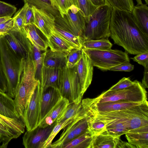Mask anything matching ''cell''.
I'll list each match as a JSON object with an SVG mask.
<instances>
[{
  "label": "cell",
  "mask_w": 148,
  "mask_h": 148,
  "mask_svg": "<svg viewBox=\"0 0 148 148\" xmlns=\"http://www.w3.org/2000/svg\"><path fill=\"white\" fill-rule=\"evenodd\" d=\"M110 29L114 43L122 47L127 53L148 52V36L141 32L131 12L113 10Z\"/></svg>",
  "instance_id": "obj_1"
},
{
  "label": "cell",
  "mask_w": 148,
  "mask_h": 148,
  "mask_svg": "<svg viewBox=\"0 0 148 148\" xmlns=\"http://www.w3.org/2000/svg\"><path fill=\"white\" fill-rule=\"evenodd\" d=\"M36 72L32 53H29L26 58L21 60L14 99L15 110L22 119L30 99L40 81L36 77Z\"/></svg>",
  "instance_id": "obj_2"
},
{
  "label": "cell",
  "mask_w": 148,
  "mask_h": 148,
  "mask_svg": "<svg viewBox=\"0 0 148 148\" xmlns=\"http://www.w3.org/2000/svg\"><path fill=\"white\" fill-rule=\"evenodd\" d=\"M112 10L111 6L106 1L104 5L97 8L90 16L81 36L83 41L108 38L110 36V25Z\"/></svg>",
  "instance_id": "obj_3"
},
{
  "label": "cell",
  "mask_w": 148,
  "mask_h": 148,
  "mask_svg": "<svg viewBox=\"0 0 148 148\" xmlns=\"http://www.w3.org/2000/svg\"><path fill=\"white\" fill-rule=\"evenodd\" d=\"M0 56L3 72L7 82V93L14 99L21 59L13 51L4 36L0 37Z\"/></svg>",
  "instance_id": "obj_4"
},
{
  "label": "cell",
  "mask_w": 148,
  "mask_h": 148,
  "mask_svg": "<svg viewBox=\"0 0 148 148\" xmlns=\"http://www.w3.org/2000/svg\"><path fill=\"white\" fill-rule=\"evenodd\" d=\"M58 89L61 97L69 103L78 104L81 102L83 96L76 65L71 67L66 65L60 69Z\"/></svg>",
  "instance_id": "obj_5"
},
{
  "label": "cell",
  "mask_w": 148,
  "mask_h": 148,
  "mask_svg": "<svg viewBox=\"0 0 148 148\" xmlns=\"http://www.w3.org/2000/svg\"><path fill=\"white\" fill-rule=\"evenodd\" d=\"M93 66L103 71H110L112 67L125 62H130L127 53L110 49L105 50L82 49Z\"/></svg>",
  "instance_id": "obj_6"
},
{
  "label": "cell",
  "mask_w": 148,
  "mask_h": 148,
  "mask_svg": "<svg viewBox=\"0 0 148 148\" xmlns=\"http://www.w3.org/2000/svg\"><path fill=\"white\" fill-rule=\"evenodd\" d=\"M92 99L93 101L97 103L120 100L142 103L147 101V92L141 83L136 80L135 84L132 86L118 90H108L97 97Z\"/></svg>",
  "instance_id": "obj_7"
},
{
  "label": "cell",
  "mask_w": 148,
  "mask_h": 148,
  "mask_svg": "<svg viewBox=\"0 0 148 148\" xmlns=\"http://www.w3.org/2000/svg\"><path fill=\"white\" fill-rule=\"evenodd\" d=\"M79 10L78 8L73 5L62 17L60 14L55 16V23L75 35L81 37L85 30L86 23Z\"/></svg>",
  "instance_id": "obj_8"
},
{
  "label": "cell",
  "mask_w": 148,
  "mask_h": 148,
  "mask_svg": "<svg viewBox=\"0 0 148 148\" xmlns=\"http://www.w3.org/2000/svg\"><path fill=\"white\" fill-rule=\"evenodd\" d=\"M115 111L125 121L129 130L148 126L147 101L130 108Z\"/></svg>",
  "instance_id": "obj_9"
},
{
  "label": "cell",
  "mask_w": 148,
  "mask_h": 148,
  "mask_svg": "<svg viewBox=\"0 0 148 148\" xmlns=\"http://www.w3.org/2000/svg\"><path fill=\"white\" fill-rule=\"evenodd\" d=\"M87 119V114L85 110V112L83 114L64 129L59 138L54 143H52L49 148H61L63 145L71 141L88 130Z\"/></svg>",
  "instance_id": "obj_10"
},
{
  "label": "cell",
  "mask_w": 148,
  "mask_h": 148,
  "mask_svg": "<svg viewBox=\"0 0 148 148\" xmlns=\"http://www.w3.org/2000/svg\"><path fill=\"white\" fill-rule=\"evenodd\" d=\"M4 37L10 48L20 59L25 58L32 53L33 45L24 28L21 30H11Z\"/></svg>",
  "instance_id": "obj_11"
},
{
  "label": "cell",
  "mask_w": 148,
  "mask_h": 148,
  "mask_svg": "<svg viewBox=\"0 0 148 148\" xmlns=\"http://www.w3.org/2000/svg\"><path fill=\"white\" fill-rule=\"evenodd\" d=\"M42 90L40 81L23 113V119L27 131L32 130L38 125Z\"/></svg>",
  "instance_id": "obj_12"
},
{
  "label": "cell",
  "mask_w": 148,
  "mask_h": 148,
  "mask_svg": "<svg viewBox=\"0 0 148 148\" xmlns=\"http://www.w3.org/2000/svg\"><path fill=\"white\" fill-rule=\"evenodd\" d=\"M25 127L21 117L11 118L0 113V134L7 146L11 140L24 132Z\"/></svg>",
  "instance_id": "obj_13"
},
{
  "label": "cell",
  "mask_w": 148,
  "mask_h": 148,
  "mask_svg": "<svg viewBox=\"0 0 148 148\" xmlns=\"http://www.w3.org/2000/svg\"><path fill=\"white\" fill-rule=\"evenodd\" d=\"M45 127L38 126L34 129L27 131L23 137V143L25 148H42L53 128L56 124Z\"/></svg>",
  "instance_id": "obj_14"
},
{
  "label": "cell",
  "mask_w": 148,
  "mask_h": 148,
  "mask_svg": "<svg viewBox=\"0 0 148 148\" xmlns=\"http://www.w3.org/2000/svg\"><path fill=\"white\" fill-rule=\"evenodd\" d=\"M81 101L92 109L102 112L128 109L143 103L132 102L125 100L97 103L93 101L92 99L88 98L83 99Z\"/></svg>",
  "instance_id": "obj_15"
},
{
  "label": "cell",
  "mask_w": 148,
  "mask_h": 148,
  "mask_svg": "<svg viewBox=\"0 0 148 148\" xmlns=\"http://www.w3.org/2000/svg\"><path fill=\"white\" fill-rule=\"evenodd\" d=\"M76 66L79 80L81 93L83 96L92 82L93 66L82 50L81 57Z\"/></svg>",
  "instance_id": "obj_16"
},
{
  "label": "cell",
  "mask_w": 148,
  "mask_h": 148,
  "mask_svg": "<svg viewBox=\"0 0 148 148\" xmlns=\"http://www.w3.org/2000/svg\"><path fill=\"white\" fill-rule=\"evenodd\" d=\"M62 97L59 90L57 88L51 87L42 88L40 99L39 123L45 118Z\"/></svg>",
  "instance_id": "obj_17"
},
{
  "label": "cell",
  "mask_w": 148,
  "mask_h": 148,
  "mask_svg": "<svg viewBox=\"0 0 148 148\" xmlns=\"http://www.w3.org/2000/svg\"><path fill=\"white\" fill-rule=\"evenodd\" d=\"M34 19L33 23L48 39L54 30L55 17L46 12L32 6Z\"/></svg>",
  "instance_id": "obj_18"
},
{
  "label": "cell",
  "mask_w": 148,
  "mask_h": 148,
  "mask_svg": "<svg viewBox=\"0 0 148 148\" xmlns=\"http://www.w3.org/2000/svg\"><path fill=\"white\" fill-rule=\"evenodd\" d=\"M68 54L65 52L53 51L47 49L42 53V65L60 69L66 65Z\"/></svg>",
  "instance_id": "obj_19"
},
{
  "label": "cell",
  "mask_w": 148,
  "mask_h": 148,
  "mask_svg": "<svg viewBox=\"0 0 148 148\" xmlns=\"http://www.w3.org/2000/svg\"><path fill=\"white\" fill-rule=\"evenodd\" d=\"M137 4L134 5L132 12L133 17L141 32L148 36V7L141 0H136Z\"/></svg>",
  "instance_id": "obj_20"
},
{
  "label": "cell",
  "mask_w": 148,
  "mask_h": 148,
  "mask_svg": "<svg viewBox=\"0 0 148 148\" xmlns=\"http://www.w3.org/2000/svg\"><path fill=\"white\" fill-rule=\"evenodd\" d=\"M125 134L128 142L135 148H148V126L130 130Z\"/></svg>",
  "instance_id": "obj_21"
},
{
  "label": "cell",
  "mask_w": 148,
  "mask_h": 148,
  "mask_svg": "<svg viewBox=\"0 0 148 148\" xmlns=\"http://www.w3.org/2000/svg\"><path fill=\"white\" fill-rule=\"evenodd\" d=\"M59 70L42 65L40 82L42 88L51 87L58 89Z\"/></svg>",
  "instance_id": "obj_22"
},
{
  "label": "cell",
  "mask_w": 148,
  "mask_h": 148,
  "mask_svg": "<svg viewBox=\"0 0 148 148\" xmlns=\"http://www.w3.org/2000/svg\"><path fill=\"white\" fill-rule=\"evenodd\" d=\"M69 103L67 99L62 97L45 118L39 123L38 126L45 127L56 122Z\"/></svg>",
  "instance_id": "obj_23"
},
{
  "label": "cell",
  "mask_w": 148,
  "mask_h": 148,
  "mask_svg": "<svg viewBox=\"0 0 148 148\" xmlns=\"http://www.w3.org/2000/svg\"><path fill=\"white\" fill-rule=\"evenodd\" d=\"M46 41L48 47H49L50 49L53 51L61 52L68 53L74 49L54 30L52 32Z\"/></svg>",
  "instance_id": "obj_24"
},
{
  "label": "cell",
  "mask_w": 148,
  "mask_h": 148,
  "mask_svg": "<svg viewBox=\"0 0 148 148\" xmlns=\"http://www.w3.org/2000/svg\"><path fill=\"white\" fill-rule=\"evenodd\" d=\"M0 113L8 117H21L16 111L14 99L0 89Z\"/></svg>",
  "instance_id": "obj_25"
},
{
  "label": "cell",
  "mask_w": 148,
  "mask_h": 148,
  "mask_svg": "<svg viewBox=\"0 0 148 148\" xmlns=\"http://www.w3.org/2000/svg\"><path fill=\"white\" fill-rule=\"evenodd\" d=\"M120 137L104 134L93 136L91 148H116Z\"/></svg>",
  "instance_id": "obj_26"
},
{
  "label": "cell",
  "mask_w": 148,
  "mask_h": 148,
  "mask_svg": "<svg viewBox=\"0 0 148 148\" xmlns=\"http://www.w3.org/2000/svg\"><path fill=\"white\" fill-rule=\"evenodd\" d=\"M92 138L93 136L88 130L62 146L61 148H91Z\"/></svg>",
  "instance_id": "obj_27"
},
{
  "label": "cell",
  "mask_w": 148,
  "mask_h": 148,
  "mask_svg": "<svg viewBox=\"0 0 148 148\" xmlns=\"http://www.w3.org/2000/svg\"><path fill=\"white\" fill-rule=\"evenodd\" d=\"M24 28L27 36L33 45L41 51H45L48 47L47 41L44 40L37 32V28L33 24L25 25Z\"/></svg>",
  "instance_id": "obj_28"
},
{
  "label": "cell",
  "mask_w": 148,
  "mask_h": 148,
  "mask_svg": "<svg viewBox=\"0 0 148 148\" xmlns=\"http://www.w3.org/2000/svg\"><path fill=\"white\" fill-rule=\"evenodd\" d=\"M54 30L74 49H82L83 41L81 36L75 35L64 27L55 23Z\"/></svg>",
  "instance_id": "obj_29"
},
{
  "label": "cell",
  "mask_w": 148,
  "mask_h": 148,
  "mask_svg": "<svg viewBox=\"0 0 148 148\" xmlns=\"http://www.w3.org/2000/svg\"><path fill=\"white\" fill-rule=\"evenodd\" d=\"M85 110L82 106V109L79 112L74 116L65 121L57 123L53 128L48 138L45 142L42 148H49L53 139L59 132L62 129H64L74 120L83 114Z\"/></svg>",
  "instance_id": "obj_30"
},
{
  "label": "cell",
  "mask_w": 148,
  "mask_h": 148,
  "mask_svg": "<svg viewBox=\"0 0 148 148\" xmlns=\"http://www.w3.org/2000/svg\"><path fill=\"white\" fill-rule=\"evenodd\" d=\"M84 110L87 114L88 129L92 136H94L104 133L106 130L105 123Z\"/></svg>",
  "instance_id": "obj_31"
},
{
  "label": "cell",
  "mask_w": 148,
  "mask_h": 148,
  "mask_svg": "<svg viewBox=\"0 0 148 148\" xmlns=\"http://www.w3.org/2000/svg\"><path fill=\"white\" fill-rule=\"evenodd\" d=\"M24 3L34 6L52 14L55 17L60 14L58 10L52 5L50 0H23Z\"/></svg>",
  "instance_id": "obj_32"
},
{
  "label": "cell",
  "mask_w": 148,
  "mask_h": 148,
  "mask_svg": "<svg viewBox=\"0 0 148 148\" xmlns=\"http://www.w3.org/2000/svg\"><path fill=\"white\" fill-rule=\"evenodd\" d=\"M112 44L108 38L97 40H88L83 41L82 49L105 50L110 49Z\"/></svg>",
  "instance_id": "obj_33"
},
{
  "label": "cell",
  "mask_w": 148,
  "mask_h": 148,
  "mask_svg": "<svg viewBox=\"0 0 148 148\" xmlns=\"http://www.w3.org/2000/svg\"><path fill=\"white\" fill-rule=\"evenodd\" d=\"M79 11L84 18L86 24L91 15L98 7L95 5L90 0H77Z\"/></svg>",
  "instance_id": "obj_34"
},
{
  "label": "cell",
  "mask_w": 148,
  "mask_h": 148,
  "mask_svg": "<svg viewBox=\"0 0 148 148\" xmlns=\"http://www.w3.org/2000/svg\"><path fill=\"white\" fill-rule=\"evenodd\" d=\"M82 107L81 102L78 104L73 102L69 103L57 120V123L65 121L74 116L79 112Z\"/></svg>",
  "instance_id": "obj_35"
},
{
  "label": "cell",
  "mask_w": 148,
  "mask_h": 148,
  "mask_svg": "<svg viewBox=\"0 0 148 148\" xmlns=\"http://www.w3.org/2000/svg\"><path fill=\"white\" fill-rule=\"evenodd\" d=\"M50 0L53 6L59 11L62 17L68 12L72 5H75L79 8L77 0Z\"/></svg>",
  "instance_id": "obj_36"
},
{
  "label": "cell",
  "mask_w": 148,
  "mask_h": 148,
  "mask_svg": "<svg viewBox=\"0 0 148 148\" xmlns=\"http://www.w3.org/2000/svg\"><path fill=\"white\" fill-rule=\"evenodd\" d=\"M113 10H119L132 12L134 3L133 0H105Z\"/></svg>",
  "instance_id": "obj_37"
},
{
  "label": "cell",
  "mask_w": 148,
  "mask_h": 148,
  "mask_svg": "<svg viewBox=\"0 0 148 148\" xmlns=\"http://www.w3.org/2000/svg\"><path fill=\"white\" fill-rule=\"evenodd\" d=\"M26 7V4L24 3L23 7L18 10L14 16V25L12 30H21L25 25L24 15Z\"/></svg>",
  "instance_id": "obj_38"
},
{
  "label": "cell",
  "mask_w": 148,
  "mask_h": 148,
  "mask_svg": "<svg viewBox=\"0 0 148 148\" xmlns=\"http://www.w3.org/2000/svg\"><path fill=\"white\" fill-rule=\"evenodd\" d=\"M82 53V49H73L67 55L66 66L69 67L75 66L80 59Z\"/></svg>",
  "instance_id": "obj_39"
},
{
  "label": "cell",
  "mask_w": 148,
  "mask_h": 148,
  "mask_svg": "<svg viewBox=\"0 0 148 148\" xmlns=\"http://www.w3.org/2000/svg\"><path fill=\"white\" fill-rule=\"evenodd\" d=\"M16 8L14 6L0 1V18L11 16L16 12Z\"/></svg>",
  "instance_id": "obj_40"
},
{
  "label": "cell",
  "mask_w": 148,
  "mask_h": 148,
  "mask_svg": "<svg viewBox=\"0 0 148 148\" xmlns=\"http://www.w3.org/2000/svg\"><path fill=\"white\" fill-rule=\"evenodd\" d=\"M32 54L35 69L36 72L39 68L41 67L42 63V53H41V51L36 46L33 45Z\"/></svg>",
  "instance_id": "obj_41"
},
{
  "label": "cell",
  "mask_w": 148,
  "mask_h": 148,
  "mask_svg": "<svg viewBox=\"0 0 148 148\" xmlns=\"http://www.w3.org/2000/svg\"><path fill=\"white\" fill-rule=\"evenodd\" d=\"M135 83L136 80L132 82L129 77H123L117 83L111 87L109 90H116L124 89L132 86Z\"/></svg>",
  "instance_id": "obj_42"
},
{
  "label": "cell",
  "mask_w": 148,
  "mask_h": 148,
  "mask_svg": "<svg viewBox=\"0 0 148 148\" xmlns=\"http://www.w3.org/2000/svg\"><path fill=\"white\" fill-rule=\"evenodd\" d=\"M14 17L10 18L0 24V37L5 36L13 28Z\"/></svg>",
  "instance_id": "obj_43"
},
{
  "label": "cell",
  "mask_w": 148,
  "mask_h": 148,
  "mask_svg": "<svg viewBox=\"0 0 148 148\" xmlns=\"http://www.w3.org/2000/svg\"><path fill=\"white\" fill-rule=\"evenodd\" d=\"M130 58L134 61L143 66L145 68H148V52L139 53Z\"/></svg>",
  "instance_id": "obj_44"
},
{
  "label": "cell",
  "mask_w": 148,
  "mask_h": 148,
  "mask_svg": "<svg viewBox=\"0 0 148 148\" xmlns=\"http://www.w3.org/2000/svg\"><path fill=\"white\" fill-rule=\"evenodd\" d=\"M24 3L26 4L24 15L25 25L33 24L34 17L32 7L27 3Z\"/></svg>",
  "instance_id": "obj_45"
},
{
  "label": "cell",
  "mask_w": 148,
  "mask_h": 148,
  "mask_svg": "<svg viewBox=\"0 0 148 148\" xmlns=\"http://www.w3.org/2000/svg\"><path fill=\"white\" fill-rule=\"evenodd\" d=\"M134 68V66L130 62H126L112 67L110 71L130 72L132 71Z\"/></svg>",
  "instance_id": "obj_46"
},
{
  "label": "cell",
  "mask_w": 148,
  "mask_h": 148,
  "mask_svg": "<svg viewBox=\"0 0 148 148\" xmlns=\"http://www.w3.org/2000/svg\"><path fill=\"white\" fill-rule=\"evenodd\" d=\"M0 89L3 92H7V82L4 73L1 60L0 56Z\"/></svg>",
  "instance_id": "obj_47"
},
{
  "label": "cell",
  "mask_w": 148,
  "mask_h": 148,
  "mask_svg": "<svg viewBox=\"0 0 148 148\" xmlns=\"http://www.w3.org/2000/svg\"><path fill=\"white\" fill-rule=\"evenodd\" d=\"M141 84L145 88L148 87V68H145L143 78Z\"/></svg>",
  "instance_id": "obj_48"
},
{
  "label": "cell",
  "mask_w": 148,
  "mask_h": 148,
  "mask_svg": "<svg viewBox=\"0 0 148 148\" xmlns=\"http://www.w3.org/2000/svg\"><path fill=\"white\" fill-rule=\"evenodd\" d=\"M134 148L135 147L132 145L131 144L129 143H127L125 142H123L121 141H120V140L117 144L116 148Z\"/></svg>",
  "instance_id": "obj_49"
},
{
  "label": "cell",
  "mask_w": 148,
  "mask_h": 148,
  "mask_svg": "<svg viewBox=\"0 0 148 148\" xmlns=\"http://www.w3.org/2000/svg\"><path fill=\"white\" fill-rule=\"evenodd\" d=\"M92 3L95 5L99 6L105 3V0H90Z\"/></svg>",
  "instance_id": "obj_50"
},
{
  "label": "cell",
  "mask_w": 148,
  "mask_h": 148,
  "mask_svg": "<svg viewBox=\"0 0 148 148\" xmlns=\"http://www.w3.org/2000/svg\"><path fill=\"white\" fill-rule=\"evenodd\" d=\"M7 146L4 143L1 136L0 134V148H6Z\"/></svg>",
  "instance_id": "obj_51"
},
{
  "label": "cell",
  "mask_w": 148,
  "mask_h": 148,
  "mask_svg": "<svg viewBox=\"0 0 148 148\" xmlns=\"http://www.w3.org/2000/svg\"><path fill=\"white\" fill-rule=\"evenodd\" d=\"M10 18H11V17L8 16L0 18V24L8 20Z\"/></svg>",
  "instance_id": "obj_52"
},
{
  "label": "cell",
  "mask_w": 148,
  "mask_h": 148,
  "mask_svg": "<svg viewBox=\"0 0 148 148\" xmlns=\"http://www.w3.org/2000/svg\"><path fill=\"white\" fill-rule=\"evenodd\" d=\"M145 1L146 4L148 5V0H144Z\"/></svg>",
  "instance_id": "obj_53"
}]
</instances>
